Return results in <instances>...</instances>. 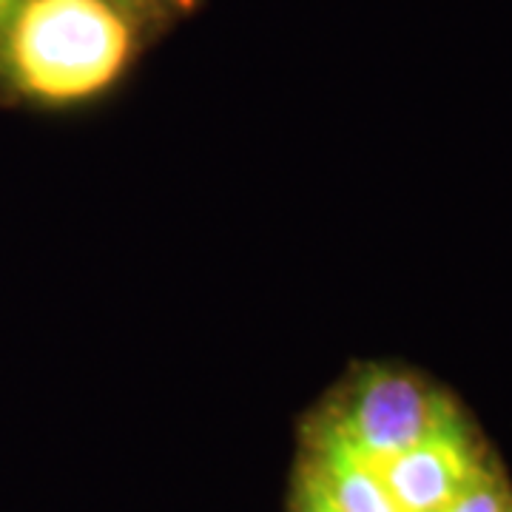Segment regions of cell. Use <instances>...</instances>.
Masks as SVG:
<instances>
[{
  "label": "cell",
  "mask_w": 512,
  "mask_h": 512,
  "mask_svg": "<svg viewBox=\"0 0 512 512\" xmlns=\"http://www.w3.org/2000/svg\"><path fill=\"white\" fill-rule=\"evenodd\" d=\"M441 512H512V490L498 470H490L478 484Z\"/></svg>",
  "instance_id": "5b68a950"
},
{
  "label": "cell",
  "mask_w": 512,
  "mask_h": 512,
  "mask_svg": "<svg viewBox=\"0 0 512 512\" xmlns=\"http://www.w3.org/2000/svg\"><path fill=\"white\" fill-rule=\"evenodd\" d=\"M308 461L305 467L319 484L328 490V495L345 512H399L390 495L384 490L382 478L373 464L365 458L350 453L339 441L311 433L308 441Z\"/></svg>",
  "instance_id": "277c9868"
},
{
  "label": "cell",
  "mask_w": 512,
  "mask_h": 512,
  "mask_svg": "<svg viewBox=\"0 0 512 512\" xmlns=\"http://www.w3.org/2000/svg\"><path fill=\"white\" fill-rule=\"evenodd\" d=\"M20 3H23V0H0V35H6V29H9L15 12L20 9Z\"/></svg>",
  "instance_id": "ba28073f"
},
{
  "label": "cell",
  "mask_w": 512,
  "mask_h": 512,
  "mask_svg": "<svg viewBox=\"0 0 512 512\" xmlns=\"http://www.w3.org/2000/svg\"><path fill=\"white\" fill-rule=\"evenodd\" d=\"M128 52V23L109 0H23L6 29L15 83L46 103L103 92L123 72Z\"/></svg>",
  "instance_id": "6da1fadb"
},
{
  "label": "cell",
  "mask_w": 512,
  "mask_h": 512,
  "mask_svg": "<svg viewBox=\"0 0 512 512\" xmlns=\"http://www.w3.org/2000/svg\"><path fill=\"white\" fill-rule=\"evenodd\" d=\"M373 467L399 512L447 510L493 470L464 419Z\"/></svg>",
  "instance_id": "3957f363"
},
{
  "label": "cell",
  "mask_w": 512,
  "mask_h": 512,
  "mask_svg": "<svg viewBox=\"0 0 512 512\" xmlns=\"http://www.w3.org/2000/svg\"><path fill=\"white\" fill-rule=\"evenodd\" d=\"M109 3L126 9H171V6H188L191 0H109Z\"/></svg>",
  "instance_id": "52a82bcc"
},
{
  "label": "cell",
  "mask_w": 512,
  "mask_h": 512,
  "mask_svg": "<svg viewBox=\"0 0 512 512\" xmlns=\"http://www.w3.org/2000/svg\"><path fill=\"white\" fill-rule=\"evenodd\" d=\"M293 512H345V510L330 498L328 490L319 484V478L313 476L311 470L302 464L299 487H296V501H293Z\"/></svg>",
  "instance_id": "8992f818"
},
{
  "label": "cell",
  "mask_w": 512,
  "mask_h": 512,
  "mask_svg": "<svg viewBox=\"0 0 512 512\" xmlns=\"http://www.w3.org/2000/svg\"><path fill=\"white\" fill-rule=\"evenodd\" d=\"M458 419L456 404L421 376L370 365L325 407L311 433L339 441L367 464H379Z\"/></svg>",
  "instance_id": "7a4b0ae2"
}]
</instances>
